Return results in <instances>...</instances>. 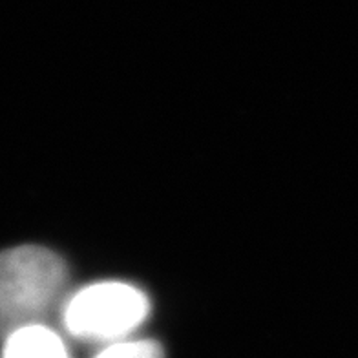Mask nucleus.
<instances>
[{
  "mask_svg": "<svg viewBox=\"0 0 358 358\" xmlns=\"http://www.w3.org/2000/svg\"><path fill=\"white\" fill-rule=\"evenodd\" d=\"M66 264L46 247L0 252V340L15 331L48 325L68 296Z\"/></svg>",
  "mask_w": 358,
  "mask_h": 358,
  "instance_id": "f257e3e1",
  "label": "nucleus"
},
{
  "mask_svg": "<svg viewBox=\"0 0 358 358\" xmlns=\"http://www.w3.org/2000/svg\"><path fill=\"white\" fill-rule=\"evenodd\" d=\"M148 315L145 291L132 283L97 282L68 294L59 318L73 340L106 345L132 336Z\"/></svg>",
  "mask_w": 358,
  "mask_h": 358,
  "instance_id": "f03ea898",
  "label": "nucleus"
},
{
  "mask_svg": "<svg viewBox=\"0 0 358 358\" xmlns=\"http://www.w3.org/2000/svg\"><path fill=\"white\" fill-rule=\"evenodd\" d=\"M2 358H71L62 336L50 325H31L2 340Z\"/></svg>",
  "mask_w": 358,
  "mask_h": 358,
  "instance_id": "7ed1b4c3",
  "label": "nucleus"
},
{
  "mask_svg": "<svg viewBox=\"0 0 358 358\" xmlns=\"http://www.w3.org/2000/svg\"><path fill=\"white\" fill-rule=\"evenodd\" d=\"M94 358H165V351L156 340L128 336L112 344L101 345Z\"/></svg>",
  "mask_w": 358,
  "mask_h": 358,
  "instance_id": "20e7f679",
  "label": "nucleus"
}]
</instances>
